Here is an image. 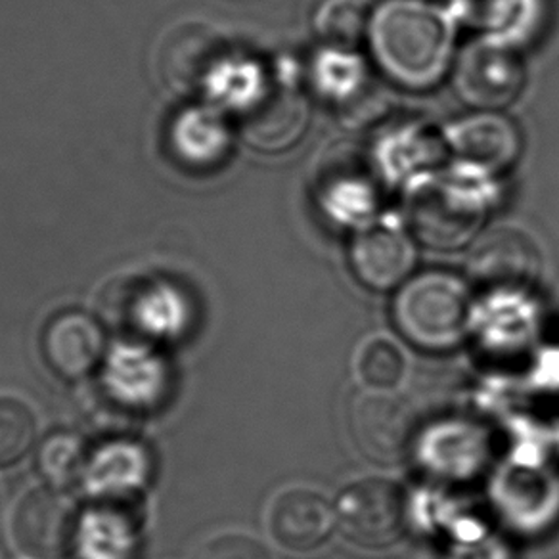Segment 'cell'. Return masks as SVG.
<instances>
[{"label":"cell","mask_w":559,"mask_h":559,"mask_svg":"<svg viewBox=\"0 0 559 559\" xmlns=\"http://www.w3.org/2000/svg\"><path fill=\"white\" fill-rule=\"evenodd\" d=\"M43 362L56 378L78 381L93 373L104 353V332L98 320L79 309L52 314L40 330Z\"/></svg>","instance_id":"9c48e42d"},{"label":"cell","mask_w":559,"mask_h":559,"mask_svg":"<svg viewBox=\"0 0 559 559\" xmlns=\"http://www.w3.org/2000/svg\"><path fill=\"white\" fill-rule=\"evenodd\" d=\"M404 366L403 353L395 343L388 340L366 343L358 357V373L362 376L366 385L372 389L395 388L404 376Z\"/></svg>","instance_id":"e0dca14e"},{"label":"cell","mask_w":559,"mask_h":559,"mask_svg":"<svg viewBox=\"0 0 559 559\" xmlns=\"http://www.w3.org/2000/svg\"><path fill=\"white\" fill-rule=\"evenodd\" d=\"M416 408L388 389L358 393L349 406V431L358 451L381 466L406 459L418 437Z\"/></svg>","instance_id":"277c9868"},{"label":"cell","mask_w":559,"mask_h":559,"mask_svg":"<svg viewBox=\"0 0 559 559\" xmlns=\"http://www.w3.org/2000/svg\"><path fill=\"white\" fill-rule=\"evenodd\" d=\"M483 215L481 200L452 182L421 188L412 205L414 230L431 248H460L474 236Z\"/></svg>","instance_id":"ba28073f"},{"label":"cell","mask_w":559,"mask_h":559,"mask_svg":"<svg viewBox=\"0 0 559 559\" xmlns=\"http://www.w3.org/2000/svg\"><path fill=\"white\" fill-rule=\"evenodd\" d=\"M154 66L159 81L173 93L202 94L225 66V43L210 24L182 20L159 35Z\"/></svg>","instance_id":"3957f363"},{"label":"cell","mask_w":559,"mask_h":559,"mask_svg":"<svg viewBox=\"0 0 559 559\" xmlns=\"http://www.w3.org/2000/svg\"><path fill=\"white\" fill-rule=\"evenodd\" d=\"M452 148L467 164L479 165L487 171H500L520 152V140L515 127L500 116H475L454 127L451 131Z\"/></svg>","instance_id":"5bb4252c"},{"label":"cell","mask_w":559,"mask_h":559,"mask_svg":"<svg viewBox=\"0 0 559 559\" xmlns=\"http://www.w3.org/2000/svg\"><path fill=\"white\" fill-rule=\"evenodd\" d=\"M472 278L492 294H520L540 274V253L525 234L498 228L475 243L467 263Z\"/></svg>","instance_id":"52a82bcc"},{"label":"cell","mask_w":559,"mask_h":559,"mask_svg":"<svg viewBox=\"0 0 559 559\" xmlns=\"http://www.w3.org/2000/svg\"><path fill=\"white\" fill-rule=\"evenodd\" d=\"M366 0H319L312 10V29L335 45H350L368 29Z\"/></svg>","instance_id":"2e32d148"},{"label":"cell","mask_w":559,"mask_h":559,"mask_svg":"<svg viewBox=\"0 0 559 559\" xmlns=\"http://www.w3.org/2000/svg\"><path fill=\"white\" fill-rule=\"evenodd\" d=\"M37 439L32 406L17 396L0 395V469L16 466Z\"/></svg>","instance_id":"9a60e30c"},{"label":"cell","mask_w":559,"mask_h":559,"mask_svg":"<svg viewBox=\"0 0 559 559\" xmlns=\"http://www.w3.org/2000/svg\"><path fill=\"white\" fill-rule=\"evenodd\" d=\"M194 559H272V556L255 536L225 533L202 544Z\"/></svg>","instance_id":"ac0fdd59"},{"label":"cell","mask_w":559,"mask_h":559,"mask_svg":"<svg viewBox=\"0 0 559 559\" xmlns=\"http://www.w3.org/2000/svg\"><path fill=\"white\" fill-rule=\"evenodd\" d=\"M307 121L305 102L286 88L251 94L241 106L243 136L259 150H282L301 136Z\"/></svg>","instance_id":"4fadbf2b"},{"label":"cell","mask_w":559,"mask_h":559,"mask_svg":"<svg viewBox=\"0 0 559 559\" xmlns=\"http://www.w3.org/2000/svg\"><path fill=\"white\" fill-rule=\"evenodd\" d=\"M456 91L479 108L495 109L515 100L523 85V68L508 48L498 43H475L464 50L456 66Z\"/></svg>","instance_id":"30bf717a"},{"label":"cell","mask_w":559,"mask_h":559,"mask_svg":"<svg viewBox=\"0 0 559 559\" xmlns=\"http://www.w3.org/2000/svg\"><path fill=\"white\" fill-rule=\"evenodd\" d=\"M335 513L319 490L307 487L280 492L269 510V528L276 543L289 551H312L334 531Z\"/></svg>","instance_id":"8fae6325"},{"label":"cell","mask_w":559,"mask_h":559,"mask_svg":"<svg viewBox=\"0 0 559 559\" xmlns=\"http://www.w3.org/2000/svg\"><path fill=\"white\" fill-rule=\"evenodd\" d=\"M416 261L411 240L385 225H373L357 234L350 243V266L366 288L389 292L396 288Z\"/></svg>","instance_id":"7c38bea8"},{"label":"cell","mask_w":559,"mask_h":559,"mask_svg":"<svg viewBox=\"0 0 559 559\" xmlns=\"http://www.w3.org/2000/svg\"><path fill=\"white\" fill-rule=\"evenodd\" d=\"M466 284L449 272H424L404 284L393 304V322L416 349L443 353L464 342L469 326Z\"/></svg>","instance_id":"7a4b0ae2"},{"label":"cell","mask_w":559,"mask_h":559,"mask_svg":"<svg viewBox=\"0 0 559 559\" xmlns=\"http://www.w3.org/2000/svg\"><path fill=\"white\" fill-rule=\"evenodd\" d=\"M368 37L381 70L408 88L436 85L451 62V25L424 0L381 2L370 16Z\"/></svg>","instance_id":"6da1fadb"},{"label":"cell","mask_w":559,"mask_h":559,"mask_svg":"<svg viewBox=\"0 0 559 559\" xmlns=\"http://www.w3.org/2000/svg\"><path fill=\"white\" fill-rule=\"evenodd\" d=\"M335 521L350 543L381 550L403 538L408 525V498L396 483L381 477L362 479L343 490Z\"/></svg>","instance_id":"5b68a950"},{"label":"cell","mask_w":559,"mask_h":559,"mask_svg":"<svg viewBox=\"0 0 559 559\" xmlns=\"http://www.w3.org/2000/svg\"><path fill=\"white\" fill-rule=\"evenodd\" d=\"M10 528L27 558L66 559L78 544V508L62 490L39 487L20 498Z\"/></svg>","instance_id":"8992f818"}]
</instances>
